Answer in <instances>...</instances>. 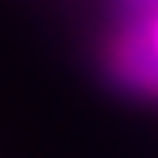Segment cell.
Masks as SVG:
<instances>
[{
    "label": "cell",
    "mask_w": 158,
    "mask_h": 158,
    "mask_svg": "<svg viewBox=\"0 0 158 158\" xmlns=\"http://www.w3.org/2000/svg\"><path fill=\"white\" fill-rule=\"evenodd\" d=\"M110 70L114 77L132 88V92H143V96H158V55L136 37V33H121L110 48Z\"/></svg>",
    "instance_id": "1"
},
{
    "label": "cell",
    "mask_w": 158,
    "mask_h": 158,
    "mask_svg": "<svg viewBox=\"0 0 158 158\" xmlns=\"http://www.w3.org/2000/svg\"><path fill=\"white\" fill-rule=\"evenodd\" d=\"M125 30H129V33H136V37H140V40H143V44L158 55V11H155V15H147V19H140V22H129Z\"/></svg>",
    "instance_id": "2"
},
{
    "label": "cell",
    "mask_w": 158,
    "mask_h": 158,
    "mask_svg": "<svg viewBox=\"0 0 158 158\" xmlns=\"http://www.w3.org/2000/svg\"><path fill=\"white\" fill-rule=\"evenodd\" d=\"M121 11H125L129 22H140V19L158 11V0H121Z\"/></svg>",
    "instance_id": "3"
}]
</instances>
